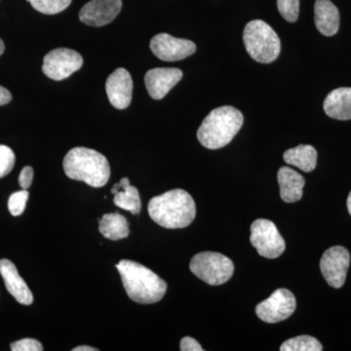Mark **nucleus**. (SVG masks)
Returning <instances> with one entry per match:
<instances>
[{"label":"nucleus","mask_w":351,"mask_h":351,"mask_svg":"<svg viewBox=\"0 0 351 351\" xmlns=\"http://www.w3.org/2000/svg\"><path fill=\"white\" fill-rule=\"evenodd\" d=\"M147 211L157 225L169 230L186 228L196 216L193 196L188 191L180 189L152 198Z\"/></svg>","instance_id":"nucleus-1"},{"label":"nucleus","mask_w":351,"mask_h":351,"mask_svg":"<svg viewBox=\"0 0 351 351\" xmlns=\"http://www.w3.org/2000/svg\"><path fill=\"white\" fill-rule=\"evenodd\" d=\"M117 269L132 301L141 304H156L165 295L167 283L145 265L122 260L117 263Z\"/></svg>","instance_id":"nucleus-2"},{"label":"nucleus","mask_w":351,"mask_h":351,"mask_svg":"<svg viewBox=\"0 0 351 351\" xmlns=\"http://www.w3.org/2000/svg\"><path fill=\"white\" fill-rule=\"evenodd\" d=\"M243 122L242 112L232 106L215 108L198 129V141L206 149H221L232 142Z\"/></svg>","instance_id":"nucleus-3"},{"label":"nucleus","mask_w":351,"mask_h":351,"mask_svg":"<svg viewBox=\"0 0 351 351\" xmlns=\"http://www.w3.org/2000/svg\"><path fill=\"white\" fill-rule=\"evenodd\" d=\"M64 170L69 179L84 182L93 188L106 186L110 177L108 159L87 147H75L64 158Z\"/></svg>","instance_id":"nucleus-4"},{"label":"nucleus","mask_w":351,"mask_h":351,"mask_svg":"<svg viewBox=\"0 0 351 351\" xmlns=\"http://www.w3.org/2000/svg\"><path fill=\"white\" fill-rule=\"evenodd\" d=\"M243 41L247 52L258 63H272L280 54L279 36L269 24L262 20L251 21L246 25Z\"/></svg>","instance_id":"nucleus-5"},{"label":"nucleus","mask_w":351,"mask_h":351,"mask_svg":"<svg viewBox=\"0 0 351 351\" xmlns=\"http://www.w3.org/2000/svg\"><path fill=\"white\" fill-rule=\"evenodd\" d=\"M189 269L196 277L212 286L228 282L234 272L232 261L216 252H201L191 258Z\"/></svg>","instance_id":"nucleus-6"},{"label":"nucleus","mask_w":351,"mask_h":351,"mask_svg":"<svg viewBox=\"0 0 351 351\" xmlns=\"http://www.w3.org/2000/svg\"><path fill=\"white\" fill-rule=\"evenodd\" d=\"M250 241L262 257H280L286 249L285 240L271 221L258 219L252 223Z\"/></svg>","instance_id":"nucleus-7"},{"label":"nucleus","mask_w":351,"mask_h":351,"mask_svg":"<svg viewBox=\"0 0 351 351\" xmlns=\"http://www.w3.org/2000/svg\"><path fill=\"white\" fill-rule=\"evenodd\" d=\"M83 58L80 53L68 48H57L50 51L43 60V71L50 80H66L82 69Z\"/></svg>","instance_id":"nucleus-8"},{"label":"nucleus","mask_w":351,"mask_h":351,"mask_svg":"<svg viewBox=\"0 0 351 351\" xmlns=\"http://www.w3.org/2000/svg\"><path fill=\"white\" fill-rule=\"evenodd\" d=\"M297 302L295 295L287 289H277L269 299L265 300L256 307L258 317L263 322H281L294 313Z\"/></svg>","instance_id":"nucleus-9"},{"label":"nucleus","mask_w":351,"mask_h":351,"mask_svg":"<svg viewBox=\"0 0 351 351\" xmlns=\"http://www.w3.org/2000/svg\"><path fill=\"white\" fill-rule=\"evenodd\" d=\"M350 265V254L343 246H334L324 252L320 269L325 280L334 288L343 287Z\"/></svg>","instance_id":"nucleus-10"},{"label":"nucleus","mask_w":351,"mask_h":351,"mask_svg":"<svg viewBox=\"0 0 351 351\" xmlns=\"http://www.w3.org/2000/svg\"><path fill=\"white\" fill-rule=\"evenodd\" d=\"M149 47L158 59L177 62L195 54L196 45L188 39L176 38L168 34H159L152 38Z\"/></svg>","instance_id":"nucleus-11"},{"label":"nucleus","mask_w":351,"mask_h":351,"mask_svg":"<svg viewBox=\"0 0 351 351\" xmlns=\"http://www.w3.org/2000/svg\"><path fill=\"white\" fill-rule=\"evenodd\" d=\"M121 8V0H91L82 7L80 19L91 27H104L117 17Z\"/></svg>","instance_id":"nucleus-12"},{"label":"nucleus","mask_w":351,"mask_h":351,"mask_svg":"<svg viewBox=\"0 0 351 351\" xmlns=\"http://www.w3.org/2000/svg\"><path fill=\"white\" fill-rule=\"evenodd\" d=\"M106 91L110 104L117 110H125L130 106L133 94V80L127 69L119 68L108 76Z\"/></svg>","instance_id":"nucleus-13"},{"label":"nucleus","mask_w":351,"mask_h":351,"mask_svg":"<svg viewBox=\"0 0 351 351\" xmlns=\"http://www.w3.org/2000/svg\"><path fill=\"white\" fill-rule=\"evenodd\" d=\"M182 77L181 69L156 68L147 71L145 75V87L154 100H161Z\"/></svg>","instance_id":"nucleus-14"},{"label":"nucleus","mask_w":351,"mask_h":351,"mask_svg":"<svg viewBox=\"0 0 351 351\" xmlns=\"http://www.w3.org/2000/svg\"><path fill=\"white\" fill-rule=\"evenodd\" d=\"M0 274L5 283L7 291L15 298L16 301L24 306H31L34 302L32 291L11 261L7 258L0 260Z\"/></svg>","instance_id":"nucleus-15"},{"label":"nucleus","mask_w":351,"mask_h":351,"mask_svg":"<svg viewBox=\"0 0 351 351\" xmlns=\"http://www.w3.org/2000/svg\"><path fill=\"white\" fill-rule=\"evenodd\" d=\"M314 21L320 34L332 36L339 32V13L330 0H316L314 5Z\"/></svg>","instance_id":"nucleus-16"},{"label":"nucleus","mask_w":351,"mask_h":351,"mask_svg":"<svg viewBox=\"0 0 351 351\" xmlns=\"http://www.w3.org/2000/svg\"><path fill=\"white\" fill-rule=\"evenodd\" d=\"M323 108L328 117L332 119H351V88L332 90L325 99Z\"/></svg>","instance_id":"nucleus-17"},{"label":"nucleus","mask_w":351,"mask_h":351,"mask_svg":"<svg viewBox=\"0 0 351 351\" xmlns=\"http://www.w3.org/2000/svg\"><path fill=\"white\" fill-rule=\"evenodd\" d=\"M277 179L280 186L281 199L287 203H294L301 199L306 181L300 173L284 166L279 169Z\"/></svg>","instance_id":"nucleus-18"},{"label":"nucleus","mask_w":351,"mask_h":351,"mask_svg":"<svg viewBox=\"0 0 351 351\" xmlns=\"http://www.w3.org/2000/svg\"><path fill=\"white\" fill-rule=\"evenodd\" d=\"M114 195L113 203L117 207L126 210L133 215H138L142 209L140 193L136 186H131L128 178H122L119 184H115L112 189Z\"/></svg>","instance_id":"nucleus-19"},{"label":"nucleus","mask_w":351,"mask_h":351,"mask_svg":"<svg viewBox=\"0 0 351 351\" xmlns=\"http://www.w3.org/2000/svg\"><path fill=\"white\" fill-rule=\"evenodd\" d=\"M284 161L304 172H313L317 164V152L311 145H300L284 152Z\"/></svg>","instance_id":"nucleus-20"},{"label":"nucleus","mask_w":351,"mask_h":351,"mask_svg":"<svg viewBox=\"0 0 351 351\" xmlns=\"http://www.w3.org/2000/svg\"><path fill=\"white\" fill-rule=\"evenodd\" d=\"M99 232L110 240H120L128 237L130 230L125 217L119 213L104 215L99 223Z\"/></svg>","instance_id":"nucleus-21"},{"label":"nucleus","mask_w":351,"mask_h":351,"mask_svg":"<svg viewBox=\"0 0 351 351\" xmlns=\"http://www.w3.org/2000/svg\"><path fill=\"white\" fill-rule=\"evenodd\" d=\"M281 351H322L323 346L317 339L311 336L295 337L284 341L280 346Z\"/></svg>","instance_id":"nucleus-22"},{"label":"nucleus","mask_w":351,"mask_h":351,"mask_svg":"<svg viewBox=\"0 0 351 351\" xmlns=\"http://www.w3.org/2000/svg\"><path fill=\"white\" fill-rule=\"evenodd\" d=\"M29 3L38 12L54 15L66 10L71 5V0H29Z\"/></svg>","instance_id":"nucleus-23"},{"label":"nucleus","mask_w":351,"mask_h":351,"mask_svg":"<svg viewBox=\"0 0 351 351\" xmlns=\"http://www.w3.org/2000/svg\"><path fill=\"white\" fill-rule=\"evenodd\" d=\"M277 7L281 16L290 23L299 18L300 0H277Z\"/></svg>","instance_id":"nucleus-24"},{"label":"nucleus","mask_w":351,"mask_h":351,"mask_svg":"<svg viewBox=\"0 0 351 351\" xmlns=\"http://www.w3.org/2000/svg\"><path fill=\"white\" fill-rule=\"evenodd\" d=\"M29 191L27 189L17 191L9 197L8 209L11 215L17 217L24 213L25 205L29 199Z\"/></svg>","instance_id":"nucleus-25"},{"label":"nucleus","mask_w":351,"mask_h":351,"mask_svg":"<svg viewBox=\"0 0 351 351\" xmlns=\"http://www.w3.org/2000/svg\"><path fill=\"white\" fill-rule=\"evenodd\" d=\"M15 159V154L10 147L0 145V179L13 170Z\"/></svg>","instance_id":"nucleus-26"},{"label":"nucleus","mask_w":351,"mask_h":351,"mask_svg":"<svg viewBox=\"0 0 351 351\" xmlns=\"http://www.w3.org/2000/svg\"><path fill=\"white\" fill-rule=\"evenodd\" d=\"M11 350L13 351H43V346L38 339H23L11 343Z\"/></svg>","instance_id":"nucleus-27"},{"label":"nucleus","mask_w":351,"mask_h":351,"mask_svg":"<svg viewBox=\"0 0 351 351\" xmlns=\"http://www.w3.org/2000/svg\"><path fill=\"white\" fill-rule=\"evenodd\" d=\"M34 179V169L31 166H25L19 176V184L23 189H27L32 186Z\"/></svg>","instance_id":"nucleus-28"},{"label":"nucleus","mask_w":351,"mask_h":351,"mask_svg":"<svg viewBox=\"0 0 351 351\" xmlns=\"http://www.w3.org/2000/svg\"><path fill=\"white\" fill-rule=\"evenodd\" d=\"M180 350L182 351H202V346L196 339L191 337H184L182 339Z\"/></svg>","instance_id":"nucleus-29"},{"label":"nucleus","mask_w":351,"mask_h":351,"mask_svg":"<svg viewBox=\"0 0 351 351\" xmlns=\"http://www.w3.org/2000/svg\"><path fill=\"white\" fill-rule=\"evenodd\" d=\"M12 100V94L6 88L0 86V106H5Z\"/></svg>","instance_id":"nucleus-30"},{"label":"nucleus","mask_w":351,"mask_h":351,"mask_svg":"<svg viewBox=\"0 0 351 351\" xmlns=\"http://www.w3.org/2000/svg\"><path fill=\"white\" fill-rule=\"evenodd\" d=\"M97 348H91V346H82L73 348V351H98Z\"/></svg>","instance_id":"nucleus-31"},{"label":"nucleus","mask_w":351,"mask_h":351,"mask_svg":"<svg viewBox=\"0 0 351 351\" xmlns=\"http://www.w3.org/2000/svg\"><path fill=\"white\" fill-rule=\"evenodd\" d=\"M348 213H350V216H351V191H350V195H348Z\"/></svg>","instance_id":"nucleus-32"},{"label":"nucleus","mask_w":351,"mask_h":351,"mask_svg":"<svg viewBox=\"0 0 351 351\" xmlns=\"http://www.w3.org/2000/svg\"><path fill=\"white\" fill-rule=\"evenodd\" d=\"M4 49H5V46H4L3 41H2L1 38H0V56L3 54Z\"/></svg>","instance_id":"nucleus-33"}]
</instances>
